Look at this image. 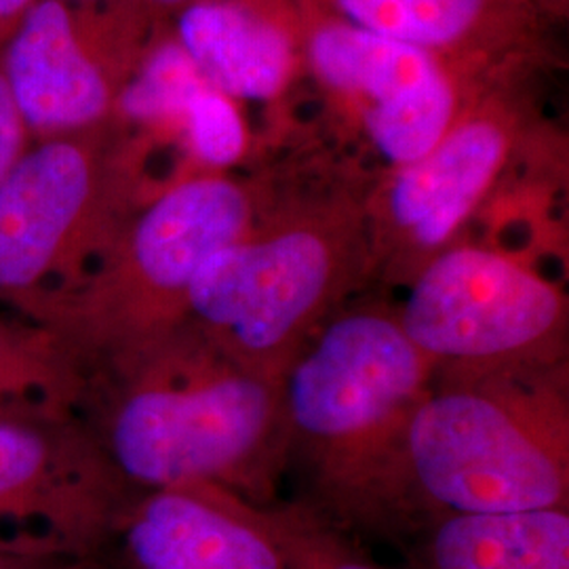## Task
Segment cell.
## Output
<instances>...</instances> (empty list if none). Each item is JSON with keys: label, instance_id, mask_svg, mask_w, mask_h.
Returning a JSON list of instances; mask_svg holds the SVG:
<instances>
[{"label": "cell", "instance_id": "cell-7", "mask_svg": "<svg viewBox=\"0 0 569 569\" xmlns=\"http://www.w3.org/2000/svg\"><path fill=\"white\" fill-rule=\"evenodd\" d=\"M143 203L142 148L108 122L28 148L0 183V305L30 319L74 289Z\"/></svg>", "mask_w": 569, "mask_h": 569}, {"label": "cell", "instance_id": "cell-2", "mask_svg": "<svg viewBox=\"0 0 569 569\" xmlns=\"http://www.w3.org/2000/svg\"><path fill=\"white\" fill-rule=\"evenodd\" d=\"M79 416L136 491L213 486L266 507L289 462L283 378L190 323L93 369Z\"/></svg>", "mask_w": 569, "mask_h": 569}, {"label": "cell", "instance_id": "cell-3", "mask_svg": "<svg viewBox=\"0 0 569 569\" xmlns=\"http://www.w3.org/2000/svg\"><path fill=\"white\" fill-rule=\"evenodd\" d=\"M437 366L380 300L338 310L283 373L289 460L300 458L310 507L348 531L418 526L406 479L409 420Z\"/></svg>", "mask_w": 569, "mask_h": 569}, {"label": "cell", "instance_id": "cell-9", "mask_svg": "<svg viewBox=\"0 0 569 569\" xmlns=\"http://www.w3.org/2000/svg\"><path fill=\"white\" fill-rule=\"evenodd\" d=\"M407 287L399 323L437 371L568 363V296L521 256L460 239Z\"/></svg>", "mask_w": 569, "mask_h": 569}, {"label": "cell", "instance_id": "cell-22", "mask_svg": "<svg viewBox=\"0 0 569 569\" xmlns=\"http://www.w3.org/2000/svg\"><path fill=\"white\" fill-rule=\"evenodd\" d=\"M157 7H167V9H182L183 4H188L190 0H148Z\"/></svg>", "mask_w": 569, "mask_h": 569}, {"label": "cell", "instance_id": "cell-6", "mask_svg": "<svg viewBox=\"0 0 569 569\" xmlns=\"http://www.w3.org/2000/svg\"><path fill=\"white\" fill-rule=\"evenodd\" d=\"M559 68L500 77L468 103L416 163L373 173L367 190L369 287H407L491 201L523 157L557 127L542 89Z\"/></svg>", "mask_w": 569, "mask_h": 569}, {"label": "cell", "instance_id": "cell-11", "mask_svg": "<svg viewBox=\"0 0 569 569\" xmlns=\"http://www.w3.org/2000/svg\"><path fill=\"white\" fill-rule=\"evenodd\" d=\"M133 63L136 53L84 32L66 0H37L23 11L0 70L28 131L51 138L114 117Z\"/></svg>", "mask_w": 569, "mask_h": 569}, {"label": "cell", "instance_id": "cell-15", "mask_svg": "<svg viewBox=\"0 0 569 569\" xmlns=\"http://www.w3.org/2000/svg\"><path fill=\"white\" fill-rule=\"evenodd\" d=\"M413 569H569V509L428 521Z\"/></svg>", "mask_w": 569, "mask_h": 569}, {"label": "cell", "instance_id": "cell-1", "mask_svg": "<svg viewBox=\"0 0 569 569\" xmlns=\"http://www.w3.org/2000/svg\"><path fill=\"white\" fill-rule=\"evenodd\" d=\"M277 148L262 163L253 224L197 272L188 323L237 363L283 378L306 342L369 287L373 171L319 129Z\"/></svg>", "mask_w": 569, "mask_h": 569}, {"label": "cell", "instance_id": "cell-21", "mask_svg": "<svg viewBox=\"0 0 569 569\" xmlns=\"http://www.w3.org/2000/svg\"><path fill=\"white\" fill-rule=\"evenodd\" d=\"M34 0H0V21L9 20L13 16L23 13Z\"/></svg>", "mask_w": 569, "mask_h": 569}, {"label": "cell", "instance_id": "cell-13", "mask_svg": "<svg viewBox=\"0 0 569 569\" xmlns=\"http://www.w3.org/2000/svg\"><path fill=\"white\" fill-rule=\"evenodd\" d=\"M173 41L209 87L270 112L272 146L298 131L289 119L305 70L291 0H190Z\"/></svg>", "mask_w": 569, "mask_h": 569}, {"label": "cell", "instance_id": "cell-23", "mask_svg": "<svg viewBox=\"0 0 569 569\" xmlns=\"http://www.w3.org/2000/svg\"><path fill=\"white\" fill-rule=\"evenodd\" d=\"M552 9H557V11H561V13H566L568 16V4L569 0H547Z\"/></svg>", "mask_w": 569, "mask_h": 569}, {"label": "cell", "instance_id": "cell-16", "mask_svg": "<svg viewBox=\"0 0 569 569\" xmlns=\"http://www.w3.org/2000/svg\"><path fill=\"white\" fill-rule=\"evenodd\" d=\"M89 382L81 359L44 327L0 315V420L79 413Z\"/></svg>", "mask_w": 569, "mask_h": 569}, {"label": "cell", "instance_id": "cell-8", "mask_svg": "<svg viewBox=\"0 0 569 569\" xmlns=\"http://www.w3.org/2000/svg\"><path fill=\"white\" fill-rule=\"evenodd\" d=\"M291 7L305 84L321 106L319 131L373 173L422 159L468 103L500 79L369 32L315 0H291Z\"/></svg>", "mask_w": 569, "mask_h": 569}, {"label": "cell", "instance_id": "cell-4", "mask_svg": "<svg viewBox=\"0 0 569 569\" xmlns=\"http://www.w3.org/2000/svg\"><path fill=\"white\" fill-rule=\"evenodd\" d=\"M418 526L449 515L569 509L568 363L435 371L406 435Z\"/></svg>", "mask_w": 569, "mask_h": 569}, {"label": "cell", "instance_id": "cell-17", "mask_svg": "<svg viewBox=\"0 0 569 569\" xmlns=\"http://www.w3.org/2000/svg\"><path fill=\"white\" fill-rule=\"evenodd\" d=\"M264 519L283 569H387L355 542L348 529L310 505L264 507Z\"/></svg>", "mask_w": 569, "mask_h": 569}, {"label": "cell", "instance_id": "cell-18", "mask_svg": "<svg viewBox=\"0 0 569 569\" xmlns=\"http://www.w3.org/2000/svg\"><path fill=\"white\" fill-rule=\"evenodd\" d=\"M190 154L203 171L230 173L247 161L256 142L237 102L203 82L183 106L178 119Z\"/></svg>", "mask_w": 569, "mask_h": 569}, {"label": "cell", "instance_id": "cell-12", "mask_svg": "<svg viewBox=\"0 0 569 569\" xmlns=\"http://www.w3.org/2000/svg\"><path fill=\"white\" fill-rule=\"evenodd\" d=\"M369 32L420 47L481 77L561 68L568 16L547 0H315Z\"/></svg>", "mask_w": 569, "mask_h": 569}, {"label": "cell", "instance_id": "cell-10", "mask_svg": "<svg viewBox=\"0 0 569 569\" xmlns=\"http://www.w3.org/2000/svg\"><path fill=\"white\" fill-rule=\"evenodd\" d=\"M136 493L79 413L0 420V523L100 559Z\"/></svg>", "mask_w": 569, "mask_h": 569}, {"label": "cell", "instance_id": "cell-5", "mask_svg": "<svg viewBox=\"0 0 569 569\" xmlns=\"http://www.w3.org/2000/svg\"><path fill=\"white\" fill-rule=\"evenodd\" d=\"M266 194L264 167L201 171L157 192L74 289L26 319L68 346L89 373L188 323L201 266L251 228Z\"/></svg>", "mask_w": 569, "mask_h": 569}, {"label": "cell", "instance_id": "cell-20", "mask_svg": "<svg viewBox=\"0 0 569 569\" xmlns=\"http://www.w3.org/2000/svg\"><path fill=\"white\" fill-rule=\"evenodd\" d=\"M28 127L11 98V91L0 70V183L28 150Z\"/></svg>", "mask_w": 569, "mask_h": 569}, {"label": "cell", "instance_id": "cell-14", "mask_svg": "<svg viewBox=\"0 0 569 569\" xmlns=\"http://www.w3.org/2000/svg\"><path fill=\"white\" fill-rule=\"evenodd\" d=\"M114 540L131 569H283L264 507L213 486L136 493Z\"/></svg>", "mask_w": 569, "mask_h": 569}, {"label": "cell", "instance_id": "cell-24", "mask_svg": "<svg viewBox=\"0 0 569 569\" xmlns=\"http://www.w3.org/2000/svg\"><path fill=\"white\" fill-rule=\"evenodd\" d=\"M93 569H102V563H98V566H96Z\"/></svg>", "mask_w": 569, "mask_h": 569}, {"label": "cell", "instance_id": "cell-19", "mask_svg": "<svg viewBox=\"0 0 569 569\" xmlns=\"http://www.w3.org/2000/svg\"><path fill=\"white\" fill-rule=\"evenodd\" d=\"M98 563L41 533H0V569H93Z\"/></svg>", "mask_w": 569, "mask_h": 569}]
</instances>
